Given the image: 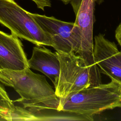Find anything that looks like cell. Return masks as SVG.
I'll list each match as a JSON object with an SVG mask.
<instances>
[{
    "mask_svg": "<svg viewBox=\"0 0 121 121\" xmlns=\"http://www.w3.org/2000/svg\"></svg>",
    "mask_w": 121,
    "mask_h": 121,
    "instance_id": "obj_15",
    "label": "cell"
},
{
    "mask_svg": "<svg viewBox=\"0 0 121 121\" xmlns=\"http://www.w3.org/2000/svg\"><path fill=\"white\" fill-rule=\"evenodd\" d=\"M117 107H121V84L111 80L109 83L88 87L60 100L57 112L93 120L94 115Z\"/></svg>",
    "mask_w": 121,
    "mask_h": 121,
    "instance_id": "obj_2",
    "label": "cell"
},
{
    "mask_svg": "<svg viewBox=\"0 0 121 121\" xmlns=\"http://www.w3.org/2000/svg\"><path fill=\"white\" fill-rule=\"evenodd\" d=\"M18 37L0 31V70H19L28 67L27 59Z\"/></svg>",
    "mask_w": 121,
    "mask_h": 121,
    "instance_id": "obj_7",
    "label": "cell"
},
{
    "mask_svg": "<svg viewBox=\"0 0 121 121\" xmlns=\"http://www.w3.org/2000/svg\"><path fill=\"white\" fill-rule=\"evenodd\" d=\"M29 68L39 71L52 82L54 88L57 85L60 73V62L56 52L43 46L33 47L32 54L27 60Z\"/></svg>",
    "mask_w": 121,
    "mask_h": 121,
    "instance_id": "obj_9",
    "label": "cell"
},
{
    "mask_svg": "<svg viewBox=\"0 0 121 121\" xmlns=\"http://www.w3.org/2000/svg\"><path fill=\"white\" fill-rule=\"evenodd\" d=\"M94 0H82L75 14V26L79 30L82 40L84 58L93 60V25L94 23Z\"/></svg>",
    "mask_w": 121,
    "mask_h": 121,
    "instance_id": "obj_8",
    "label": "cell"
},
{
    "mask_svg": "<svg viewBox=\"0 0 121 121\" xmlns=\"http://www.w3.org/2000/svg\"><path fill=\"white\" fill-rule=\"evenodd\" d=\"M0 82L13 88L20 96L16 102L23 107L22 120H47L45 111H57L60 99L55 90L45 76L33 72L29 67L19 70L1 69Z\"/></svg>",
    "mask_w": 121,
    "mask_h": 121,
    "instance_id": "obj_1",
    "label": "cell"
},
{
    "mask_svg": "<svg viewBox=\"0 0 121 121\" xmlns=\"http://www.w3.org/2000/svg\"><path fill=\"white\" fill-rule=\"evenodd\" d=\"M0 23L21 39L36 45L52 47L51 39L29 12L14 0H0Z\"/></svg>",
    "mask_w": 121,
    "mask_h": 121,
    "instance_id": "obj_4",
    "label": "cell"
},
{
    "mask_svg": "<svg viewBox=\"0 0 121 121\" xmlns=\"http://www.w3.org/2000/svg\"><path fill=\"white\" fill-rule=\"evenodd\" d=\"M55 52L60 62V73L55 91L60 100L102 83L101 72L94 60L73 52Z\"/></svg>",
    "mask_w": 121,
    "mask_h": 121,
    "instance_id": "obj_3",
    "label": "cell"
},
{
    "mask_svg": "<svg viewBox=\"0 0 121 121\" xmlns=\"http://www.w3.org/2000/svg\"><path fill=\"white\" fill-rule=\"evenodd\" d=\"M29 13L51 39L52 47L56 52H73L83 56L81 35L74 22L62 21L54 17Z\"/></svg>",
    "mask_w": 121,
    "mask_h": 121,
    "instance_id": "obj_5",
    "label": "cell"
},
{
    "mask_svg": "<svg viewBox=\"0 0 121 121\" xmlns=\"http://www.w3.org/2000/svg\"><path fill=\"white\" fill-rule=\"evenodd\" d=\"M35 3L38 9L44 10L46 7H51V0H31Z\"/></svg>",
    "mask_w": 121,
    "mask_h": 121,
    "instance_id": "obj_11",
    "label": "cell"
},
{
    "mask_svg": "<svg viewBox=\"0 0 121 121\" xmlns=\"http://www.w3.org/2000/svg\"><path fill=\"white\" fill-rule=\"evenodd\" d=\"M15 105L5 88L0 84V117L8 120L10 114L14 112Z\"/></svg>",
    "mask_w": 121,
    "mask_h": 121,
    "instance_id": "obj_10",
    "label": "cell"
},
{
    "mask_svg": "<svg viewBox=\"0 0 121 121\" xmlns=\"http://www.w3.org/2000/svg\"><path fill=\"white\" fill-rule=\"evenodd\" d=\"M61 2H62L64 4L66 5L69 4L70 2V0H60Z\"/></svg>",
    "mask_w": 121,
    "mask_h": 121,
    "instance_id": "obj_13",
    "label": "cell"
},
{
    "mask_svg": "<svg viewBox=\"0 0 121 121\" xmlns=\"http://www.w3.org/2000/svg\"><path fill=\"white\" fill-rule=\"evenodd\" d=\"M115 37L118 43L121 47V22L119 24L115 30Z\"/></svg>",
    "mask_w": 121,
    "mask_h": 121,
    "instance_id": "obj_12",
    "label": "cell"
},
{
    "mask_svg": "<svg viewBox=\"0 0 121 121\" xmlns=\"http://www.w3.org/2000/svg\"><path fill=\"white\" fill-rule=\"evenodd\" d=\"M93 56L101 73L121 84V50L114 42L99 34L94 38Z\"/></svg>",
    "mask_w": 121,
    "mask_h": 121,
    "instance_id": "obj_6",
    "label": "cell"
},
{
    "mask_svg": "<svg viewBox=\"0 0 121 121\" xmlns=\"http://www.w3.org/2000/svg\"><path fill=\"white\" fill-rule=\"evenodd\" d=\"M94 1L95 2L98 4H100L101 3H102L103 2L104 0H94Z\"/></svg>",
    "mask_w": 121,
    "mask_h": 121,
    "instance_id": "obj_14",
    "label": "cell"
}]
</instances>
